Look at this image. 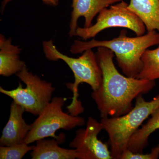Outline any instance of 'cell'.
I'll return each mask as SVG.
<instances>
[{"mask_svg": "<svg viewBox=\"0 0 159 159\" xmlns=\"http://www.w3.org/2000/svg\"><path fill=\"white\" fill-rule=\"evenodd\" d=\"M97 62L102 73L100 87L91 97L101 118L123 116L133 108V101L139 95L148 93L155 86L154 80L123 76L114 64L115 54L111 50L97 48Z\"/></svg>", "mask_w": 159, "mask_h": 159, "instance_id": "obj_1", "label": "cell"}, {"mask_svg": "<svg viewBox=\"0 0 159 159\" xmlns=\"http://www.w3.org/2000/svg\"><path fill=\"white\" fill-rule=\"evenodd\" d=\"M127 34V31L123 29L118 37L108 40L93 39L84 42L75 40L70 52L73 54H81L88 49L107 48L114 52L118 66L124 75L136 78L143 67L142 57L144 52L150 47L159 44V33L153 31L134 37H128Z\"/></svg>", "mask_w": 159, "mask_h": 159, "instance_id": "obj_2", "label": "cell"}, {"mask_svg": "<svg viewBox=\"0 0 159 159\" xmlns=\"http://www.w3.org/2000/svg\"><path fill=\"white\" fill-rule=\"evenodd\" d=\"M43 48L47 59L51 61L61 60L73 72L74 83L66 84L67 87L73 93L72 102L67 108L69 113L73 116H78L84 111L81 102L78 99L79 84L84 83L87 84L90 86L93 91H95L99 88L102 83V71L97 62L96 54L92 49H88L77 58L69 57L57 50L52 39L44 41Z\"/></svg>", "mask_w": 159, "mask_h": 159, "instance_id": "obj_3", "label": "cell"}, {"mask_svg": "<svg viewBox=\"0 0 159 159\" xmlns=\"http://www.w3.org/2000/svg\"><path fill=\"white\" fill-rule=\"evenodd\" d=\"M140 95L136 98L134 107L122 116L101 118L103 130L109 137L113 159H120L127 150L131 137L157 109L159 107V95L150 101Z\"/></svg>", "mask_w": 159, "mask_h": 159, "instance_id": "obj_4", "label": "cell"}, {"mask_svg": "<svg viewBox=\"0 0 159 159\" xmlns=\"http://www.w3.org/2000/svg\"><path fill=\"white\" fill-rule=\"evenodd\" d=\"M67 98L56 97L38 116L31 124V129L25 139V143L29 145L40 139L52 137L59 141H64L65 136H57L55 133L59 129L72 130L77 126L85 124L83 117L66 113L63 110Z\"/></svg>", "mask_w": 159, "mask_h": 159, "instance_id": "obj_5", "label": "cell"}, {"mask_svg": "<svg viewBox=\"0 0 159 159\" xmlns=\"http://www.w3.org/2000/svg\"><path fill=\"white\" fill-rule=\"evenodd\" d=\"M16 75L25 84V87L23 88L19 82L14 89L9 90L0 87V92L21 106L25 111L38 116L52 100L55 88L51 83L43 80L29 71L27 66Z\"/></svg>", "mask_w": 159, "mask_h": 159, "instance_id": "obj_6", "label": "cell"}, {"mask_svg": "<svg viewBox=\"0 0 159 159\" xmlns=\"http://www.w3.org/2000/svg\"><path fill=\"white\" fill-rule=\"evenodd\" d=\"M128 4L123 1L102 9L98 14L97 22L88 28L78 27L76 36L84 40L94 38L99 32L111 28L130 29L137 36L145 34L146 27L143 22L128 8Z\"/></svg>", "mask_w": 159, "mask_h": 159, "instance_id": "obj_7", "label": "cell"}, {"mask_svg": "<svg viewBox=\"0 0 159 159\" xmlns=\"http://www.w3.org/2000/svg\"><path fill=\"white\" fill-rule=\"evenodd\" d=\"M103 130L102 123L92 117L88 118L85 129H78L69 146L77 150L79 159H113L108 146L98 139Z\"/></svg>", "mask_w": 159, "mask_h": 159, "instance_id": "obj_8", "label": "cell"}, {"mask_svg": "<svg viewBox=\"0 0 159 159\" xmlns=\"http://www.w3.org/2000/svg\"><path fill=\"white\" fill-rule=\"evenodd\" d=\"M25 112V109L21 106L12 101L9 120L3 129L0 139L1 146H10L25 142L31 129V124H27L23 118Z\"/></svg>", "mask_w": 159, "mask_h": 159, "instance_id": "obj_9", "label": "cell"}, {"mask_svg": "<svg viewBox=\"0 0 159 159\" xmlns=\"http://www.w3.org/2000/svg\"><path fill=\"white\" fill-rule=\"evenodd\" d=\"M122 0H72L73 10L70 24V37L76 36L78 26L77 21L79 18L83 16L85 19L84 28H88L92 25L94 18L99 12L111 5L119 2Z\"/></svg>", "mask_w": 159, "mask_h": 159, "instance_id": "obj_10", "label": "cell"}, {"mask_svg": "<svg viewBox=\"0 0 159 159\" xmlns=\"http://www.w3.org/2000/svg\"><path fill=\"white\" fill-rule=\"evenodd\" d=\"M21 49L11 43V39L0 34V75L8 77L17 74L26 64L20 59Z\"/></svg>", "mask_w": 159, "mask_h": 159, "instance_id": "obj_11", "label": "cell"}, {"mask_svg": "<svg viewBox=\"0 0 159 159\" xmlns=\"http://www.w3.org/2000/svg\"><path fill=\"white\" fill-rule=\"evenodd\" d=\"M59 140L40 139L31 153L32 159H74L78 158L76 149H69L59 146Z\"/></svg>", "mask_w": 159, "mask_h": 159, "instance_id": "obj_12", "label": "cell"}, {"mask_svg": "<svg viewBox=\"0 0 159 159\" xmlns=\"http://www.w3.org/2000/svg\"><path fill=\"white\" fill-rule=\"evenodd\" d=\"M128 7L143 22L148 32L159 31V0H130Z\"/></svg>", "mask_w": 159, "mask_h": 159, "instance_id": "obj_13", "label": "cell"}, {"mask_svg": "<svg viewBox=\"0 0 159 159\" xmlns=\"http://www.w3.org/2000/svg\"><path fill=\"white\" fill-rule=\"evenodd\" d=\"M147 122L139 128L131 137L127 149L133 153H142L148 145V138L152 134L159 129V107L151 115Z\"/></svg>", "mask_w": 159, "mask_h": 159, "instance_id": "obj_14", "label": "cell"}, {"mask_svg": "<svg viewBox=\"0 0 159 159\" xmlns=\"http://www.w3.org/2000/svg\"><path fill=\"white\" fill-rule=\"evenodd\" d=\"M142 60L143 67L136 78L154 81L159 79V44L157 48L146 50Z\"/></svg>", "mask_w": 159, "mask_h": 159, "instance_id": "obj_15", "label": "cell"}, {"mask_svg": "<svg viewBox=\"0 0 159 159\" xmlns=\"http://www.w3.org/2000/svg\"><path fill=\"white\" fill-rule=\"evenodd\" d=\"M34 145L29 146L24 143L14 144L10 146H1L0 159H21L29 152L34 149Z\"/></svg>", "mask_w": 159, "mask_h": 159, "instance_id": "obj_16", "label": "cell"}, {"mask_svg": "<svg viewBox=\"0 0 159 159\" xmlns=\"http://www.w3.org/2000/svg\"><path fill=\"white\" fill-rule=\"evenodd\" d=\"M159 157V145L152 149L150 153H133L128 150L124 152L120 159H157Z\"/></svg>", "mask_w": 159, "mask_h": 159, "instance_id": "obj_17", "label": "cell"}, {"mask_svg": "<svg viewBox=\"0 0 159 159\" xmlns=\"http://www.w3.org/2000/svg\"><path fill=\"white\" fill-rule=\"evenodd\" d=\"M11 1V0H3L2 4V7H1L2 11L3 12L7 4ZM42 1H43L44 4L48 6H56L59 4V0H42Z\"/></svg>", "mask_w": 159, "mask_h": 159, "instance_id": "obj_18", "label": "cell"}]
</instances>
